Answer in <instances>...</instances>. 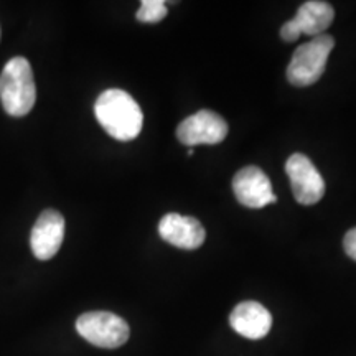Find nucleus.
<instances>
[{"label": "nucleus", "instance_id": "f257e3e1", "mask_svg": "<svg viewBox=\"0 0 356 356\" xmlns=\"http://www.w3.org/2000/svg\"><path fill=\"white\" fill-rule=\"evenodd\" d=\"M96 119L115 140H132L144 126V114L136 99L122 89H108L96 99Z\"/></svg>", "mask_w": 356, "mask_h": 356}, {"label": "nucleus", "instance_id": "f03ea898", "mask_svg": "<svg viewBox=\"0 0 356 356\" xmlns=\"http://www.w3.org/2000/svg\"><path fill=\"white\" fill-rule=\"evenodd\" d=\"M0 101L6 113L13 118H24L33 109L37 86L26 58H12L3 66L0 73Z\"/></svg>", "mask_w": 356, "mask_h": 356}, {"label": "nucleus", "instance_id": "7ed1b4c3", "mask_svg": "<svg viewBox=\"0 0 356 356\" xmlns=\"http://www.w3.org/2000/svg\"><path fill=\"white\" fill-rule=\"evenodd\" d=\"M335 47V40L323 33L300 44L293 51L291 63L287 66V79L293 86H312L322 78L327 60Z\"/></svg>", "mask_w": 356, "mask_h": 356}, {"label": "nucleus", "instance_id": "20e7f679", "mask_svg": "<svg viewBox=\"0 0 356 356\" xmlns=\"http://www.w3.org/2000/svg\"><path fill=\"white\" fill-rule=\"evenodd\" d=\"M76 332L91 345L106 350L119 348L131 335L126 320L113 312H86L76 320Z\"/></svg>", "mask_w": 356, "mask_h": 356}, {"label": "nucleus", "instance_id": "39448f33", "mask_svg": "<svg viewBox=\"0 0 356 356\" xmlns=\"http://www.w3.org/2000/svg\"><path fill=\"white\" fill-rule=\"evenodd\" d=\"M286 173L291 180L292 193L300 204L318 203L325 195V181L314 162L304 154H293L286 163Z\"/></svg>", "mask_w": 356, "mask_h": 356}, {"label": "nucleus", "instance_id": "423d86ee", "mask_svg": "<svg viewBox=\"0 0 356 356\" xmlns=\"http://www.w3.org/2000/svg\"><path fill=\"white\" fill-rule=\"evenodd\" d=\"M228 124L213 111H198L177 127V137L185 145H215L228 136Z\"/></svg>", "mask_w": 356, "mask_h": 356}, {"label": "nucleus", "instance_id": "0eeeda50", "mask_svg": "<svg viewBox=\"0 0 356 356\" xmlns=\"http://www.w3.org/2000/svg\"><path fill=\"white\" fill-rule=\"evenodd\" d=\"M233 191L236 200L248 208H264L277 202L273 185L259 167L249 165L236 173L233 178Z\"/></svg>", "mask_w": 356, "mask_h": 356}, {"label": "nucleus", "instance_id": "6e6552de", "mask_svg": "<svg viewBox=\"0 0 356 356\" xmlns=\"http://www.w3.org/2000/svg\"><path fill=\"white\" fill-rule=\"evenodd\" d=\"M65 238V218L56 210H47L35 222L30 246L37 259L48 261L60 251Z\"/></svg>", "mask_w": 356, "mask_h": 356}, {"label": "nucleus", "instance_id": "1a4fd4ad", "mask_svg": "<svg viewBox=\"0 0 356 356\" xmlns=\"http://www.w3.org/2000/svg\"><path fill=\"white\" fill-rule=\"evenodd\" d=\"M159 234L163 241L186 251L198 249L207 238L204 228L197 218L178 215V213H168L160 220Z\"/></svg>", "mask_w": 356, "mask_h": 356}, {"label": "nucleus", "instance_id": "9d476101", "mask_svg": "<svg viewBox=\"0 0 356 356\" xmlns=\"http://www.w3.org/2000/svg\"><path fill=\"white\" fill-rule=\"evenodd\" d=\"M233 330L248 340H261L273 327V315L259 302L246 300L234 307L229 315Z\"/></svg>", "mask_w": 356, "mask_h": 356}, {"label": "nucleus", "instance_id": "9b49d317", "mask_svg": "<svg viewBox=\"0 0 356 356\" xmlns=\"http://www.w3.org/2000/svg\"><path fill=\"white\" fill-rule=\"evenodd\" d=\"M333 19H335V10L330 3L310 0V2L302 3L292 20L302 35L314 38L323 35L325 30L333 24Z\"/></svg>", "mask_w": 356, "mask_h": 356}, {"label": "nucleus", "instance_id": "f8f14e48", "mask_svg": "<svg viewBox=\"0 0 356 356\" xmlns=\"http://www.w3.org/2000/svg\"><path fill=\"white\" fill-rule=\"evenodd\" d=\"M167 7L163 0H144L140 2V8L137 10V20L142 24H157L167 17Z\"/></svg>", "mask_w": 356, "mask_h": 356}, {"label": "nucleus", "instance_id": "ddd939ff", "mask_svg": "<svg viewBox=\"0 0 356 356\" xmlns=\"http://www.w3.org/2000/svg\"><path fill=\"white\" fill-rule=\"evenodd\" d=\"M300 35V30L293 24V20L286 22L282 29H280V37H282L284 42H296V40H299Z\"/></svg>", "mask_w": 356, "mask_h": 356}, {"label": "nucleus", "instance_id": "4468645a", "mask_svg": "<svg viewBox=\"0 0 356 356\" xmlns=\"http://www.w3.org/2000/svg\"><path fill=\"white\" fill-rule=\"evenodd\" d=\"M343 248H345L346 254H348L353 261H356V228L350 229L348 233L345 234Z\"/></svg>", "mask_w": 356, "mask_h": 356}, {"label": "nucleus", "instance_id": "2eb2a0df", "mask_svg": "<svg viewBox=\"0 0 356 356\" xmlns=\"http://www.w3.org/2000/svg\"><path fill=\"white\" fill-rule=\"evenodd\" d=\"M193 154H195V150H193V149H190V150H188V155H190V157H193Z\"/></svg>", "mask_w": 356, "mask_h": 356}]
</instances>
